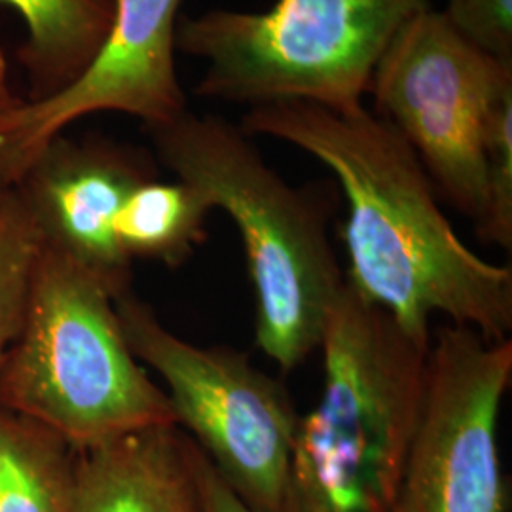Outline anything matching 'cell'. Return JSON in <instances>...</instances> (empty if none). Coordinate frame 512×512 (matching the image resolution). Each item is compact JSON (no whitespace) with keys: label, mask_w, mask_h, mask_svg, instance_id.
Returning <instances> with one entry per match:
<instances>
[{"label":"cell","mask_w":512,"mask_h":512,"mask_svg":"<svg viewBox=\"0 0 512 512\" xmlns=\"http://www.w3.org/2000/svg\"><path fill=\"white\" fill-rule=\"evenodd\" d=\"M241 129L289 143L329 167L348 202L346 283L414 338L431 321L505 340L512 330V270L459 238L403 135L376 112L304 101L251 107Z\"/></svg>","instance_id":"1"},{"label":"cell","mask_w":512,"mask_h":512,"mask_svg":"<svg viewBox=\"0 0 512 512\" xmlns=\"http://www.w3.org/2000/svg\"><path fill=\"white\" fill-rule=\"evenodd\" d=\"M175 179L196 188L238 228L255 291L256 346L291 372L315 349L344 289L329 238V209L287 183L255 137L217 114L186 110L147 128Z\"/></svg>","instance_id":"2"},{"label":"cell","mask_w":512,"mask_h":512,"mask_svg":"<svg viewBox=\"0 0 512 512\" xmlns=\"http://www.w3.org/2000/svg\"><path fill=\"white\" fill-rule=\"evenodd\" d=\"M319 349L323 387L298 420L283 512H387L420 414L431 342L344 283Z\"/></svg>","instance_id":"3"},{"label":"cell","mask_w":512,"mask_h":512,"mask_svg":"<svg viewBox=\"0 0 512 512\" xmlns=\"http://www.w3.org/2000/svg\"><path fill=\"white\" fill-rule=\"evenodd\" d=\"M0 408L50 429L74 452L177 427L164 387L129 348L116 296L44 243L0 370Z\"/></svg>","instance_id":"4"},{"label":"cell","mask_w":512,"mask_h":512,"mask_svg":"<svg viewBox=\"0 0 512 512\" xmlns=\"http://www.w3.org/2000/svg\"><path fill=\"white\" fill-rule=\"evenodd\" d=\"M431 0H277L266 12L181 18L177 50L205 61L196 95L258 107H361L399 31Z\"/></svg>","instance_id":"5"},{"label":"cell","mask_w":512,"mask_h":512,"mask_svg":"<svg viewBox=\"0 0 512 512\" xmlns=\"http://www.w3.org/2000/svg\"><path fill=\"white\" fill-rule=\"evenodd\" d=\"M129 348L164 382L177 427L253 512H283L300 414L245 351L179 338L135 294L116 298Z\"/></svg>","instance_id":"6"},{"label":"cell","mask_w":512,"mask_h":512,"mask_svg":"<svg viewBox=\"0 0 512 512\" xmlns=\"http://www.w3.org/2000/svg\"><path fill=\"white\" fill-rule=\"evenodd\" d=\"M512 65L480 52L439 10L410 19L382 55L374 112L416 152L440 200L476 226L484 217V129Z\"/></svg>","instance_id":"7"},{"label":"cell","mask_w":512,"mask_h":512,"mask_svg":"<svg viewBox=\"0 0 512 512\" xmlns=\"http://www.w3.org/2000/svg\"><path fill=\"white\" fill-rule=\"evenodd\" d=\"M511 380V338L456 325L437 330L387 512H505L497 427Z\"/></svg>","instance_id":"8"},{"label":"cell","mask_w":512,"mask_h":512,"mask_svg":"<svg viewBox=\"0 0 512 512\" xmlns=\"http://www.w3.org/2000/svg\"><path fill=\"white\" fill-rule=\"evenodd\" d=\"M181 4L114 0L109 35L82 76L0 116V186H16L44 148L88 114L122 112L156 128L188 110L175 67Z\"/></svg>","instance_id":"9"},{"label":"cell","mask_w":512,"mask_h":512,"mask_svg":"<svg viewBox=\"0 0 512 512\" xmlns=\"http://www.w3.org/2000/svg\"><path fill=\"white\" fill-rule=\"evenodd\" d=\"M147 164L101 139H54L14 186L42 243L101 279L116 298L129 291L131 260L114 220L129 192L152 179Z\"/></svg>","instance_id":"10"},{"label":"cell","mask_w":512,"mask_h":512,"mask_svg":"<svg viewBox=\"0 0 512 512\" xmlns=\"http://www.w3.org/2000/svg\"><path fill=\"white\" fill-rule=\"evenodd\" d=\"M71 512H203L194 442L154 427L76 452Z\"/></svg>","instance_id":"11"},{"label":"cell","mask_w":512,"mask_h":512,"mask_svg":"<svg viewBox=\"0 0 512 512\" xmlns=\"http://www.w3.org/2000/svg\"><path fill=\"white\" fill-rule=\"evenodd\" d=\"M27 25L21 63L40 99L61 92L90 67L109 35L114 0H0Z\"/></svg>","instance_id":"12"},{"label":"cell","mask_w":512,"mask_h":512,"mask_svg":"<svg viewBox=\"0 0 512 512\" xmlns=\"http://www.w3.org/2000/svg\"><path fill=\"white\" fill-rule=\"evenodd\" d=\"M74 463L61 437L0 408V512L73 511Z\"/></svg>","instance_id":"13"},{"label":"cell","mask_w":512,"mask_h":512,"mask_svg":"<svg viewBox=\"0 0 512 512\" xmlns=\"http://www.w3.org/2000/svg\"><path fill=\"white\" fill-rule=\"evenodd\" d=\"M211 205L190 184L147 179L129 192L114 220L116 239L135 258L179 266L207 236Z\"/></svg>","instance_id":"14"},{"label":"cell","mask_w":512,"mask_h":512,"mask_svg":"<svg viewBox=\"0 0 512 512\" xmlns=\"http://www.w3.org/2000/svg\"><path fill=\"white\" fill-rule=\"evenodd\" d=\"M42 238L14 186H0V370L18 338Z\"/></svg>","instance_id":"15"},{"label":"cell","mask_w":512,"mask_h":512,"mask_svg":"<svg viewBox=\"0 0 512 512\" xmlns=\"http://www.w3.org/2000/svg\"><path fill=\"white\" fill-rule=\"evenodd\" d=\"M484 217L480 238L512 249V86L495 99L484 129Z\"/></svg>","instance_id":"16"},{"label":"cell","mask_w":512,"mask_h":512,"mask_svg":"<svg viewBox=\"0 0 512 512\" xmlns=\"http://www.w3.org/2000/svg\"><path fill=\"white\" fill-rule=\"evenodd\" d=\"M442 14L480 52L512 65V0H448Z\"/></svg>","instance_id":"17"},{"label":"cell","mask_w":512,"mask_h":512,"mask_svg":"<svg viewBox=\"0 0 512 512\" xmlns=\"http://www.w3.org/2000/svg\"><path fill=\"white\" fill-rule=\"evenodd\" d=\"M194 471H196L198 488L202 495L203 512H253L239 499L238 495L234 494V490L220 476L215 465L207 459L196 442H194Z\"/></svg>","instance_id":"18"},{"label":"cell","mask_w":512,"mask_h":512,"mask_svg":"<svg viewBox=\"0 0 512 512\" xmlns=\"http://www.w3.org/2000/svg\"><path fill=\"white\" fill-rule=\"evenodd\" d=\"M19 101L21 99H18L10 90V84H8V63H6L4 52L0 50V116L4 112H8V110L14 109Z\"/></svg>","instance_id":"19"}]
</instances>
